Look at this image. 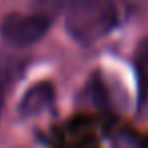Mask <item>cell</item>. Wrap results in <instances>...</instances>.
<instances>
[{
  "label": "cell",
  "instance_id": "6da1fadb",
  "mask_svg": "<svg viewBox=\"0 0 148 148\" xmlns=\"http://www.w3.org/2000/svg\"><path fill=\"white\" fill-rule=\"evenodd\" d=\"M120 23V12L114 2L106 0H75L67 4L65 29L71 39L81 45L95 43L114 31Z\"/></svg>",
  "mask_w": 148,
  "mask_h": 148
},
{
  "label": "cell",
  "instance_id": "7a4b0ae2",
  "mask_svg": "<svg viewBox=\"0 0 148 148\" xmlns=\"http://www.w3.org/2000/svg\"><path fill=\"white\" fill-rule=\"evenodd\" d=\"M53 25L51 12H10L0 23V37L10 47H31L41 41Z\"/></svg>",
  "mask_w": 148,
  "mask_h": 148
},
{
  "label": "cell",
  "instance_id": "3957f363",
  "mask_svg": "<svg viewBox=\"0 0 148 148\" xmlns=\"http://www.w3.org/2000/svg\"><path fill=\"white\" fill-rule=\"evenodd\" d=\"M25 67H27V59L25 57L0 51V114H2V108H4L8 91L21 79Z\"/></svg>",
  "mask_w": 148,
  "mask_h": 148
},
{
  "label": "cell",
  "instance_id": "277c9868",
  "mask_svg": "<svg viewBox=\"0 0 148 148\" xmlns=\"http://www.w3.org/2000/svg\"><path fill=\"white\" fill-rule=\"evenodd\" d=\"M55 99V87L49 81H41L35 83L21 99L18 103V112L23 116H37L39 112L47 110Z\"/></svg>",
  "mask_w": 148,
  "mask_h": 148
},
{
  "label": "cell",
  "instance_id": "5b68a950",
  "mask_svg": "<svg viewBox=\"0 0 148 148\" xmlns=\"http://www.w3.org/2000/svg\"><path fill=\"white\" fill-rule=\"evenodd\" d=\"M134 69L138 81V114L148 116V39L140 41L136 49Z\"/></svg>",
  "mask_w": 148,
  "mask_h": 148
}]
</instances>
